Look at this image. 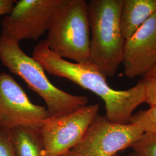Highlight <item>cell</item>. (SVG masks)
<instances>
[{
    "instance_id": "3957f363",
    "label": "cell",
    "mask_w": 156,
    "mask_h": 156,
    "mask_svg": "<svg viewBox=\"0 0 156 156\" xmlns=\"http://www.w3.org/2000/svg\"><path fill=\"white\" fill-rule=\"evenodd\" d=\"M123 0H90V62L106 77L115 76L122 64L126 40L120 24Z\"/></svg>"
},
{
    "instance_id": "7c38bea8",
    "label": "cell",
    "mask_w": 156,
    "mask_h": 156,
    "mask_svg": "<svg viewBox=\"0 0 156 156\" xmlns=\"http://www.w3.org/2000/svg\"><path fill=\"white\" fill-rule=\"evenodd\" d=\"M129 123L138 126L144 133L156 135V106L133 114Z\"/></svg>"
},
{
    "instance_id": "7a4b0ae2",
    "label": "cell",
    "mask_w": 156,
    "mask_h": 156,
    "mask_svg": "<svg viewBox=\"0 0 156 156\" xmlns=\"http://www.w3.org/2000/svg\"><path fill=\"white\" fill-rule=\"evenodd\" d=\"M0 62L44 100L50 117L65 115L88 105L86 96L71 94L56 87L47 78L41 65L26 55L19 42L1 35Z\"/></svg>"
},
{
    "instance_id": "9c48e42d",
    "label": "cell",
    "mask_w": 156,
    "mask_h": 156,
    "mask_svg": "<svg viewBox=\"0 0 156 156\" xmlns=\"http://www.w3.org/2000/svg\"><path fill=\"white\" fill-rule=\"evenodd\" d=\"M127 78L145 76L156 66V13L126 41L123 62Z\"/></svg>"
},
{
    "instance_id": "52a82bcc",
    "label": "cell",
    "mask_w": 156,
    "mask_h": 156,
    "mask_svg": "<svg viewBox=\"0 0 156 156\" xmlns=\"http://www.w3.org/2000/svg\"><path fill=\"white\" fill-rule=\"evenodd\" d=\"M49 117L46 106L33 104L14 78L0 73V129L38 130Z\"/></svg>"
},
{
    "instance_id": "5b68a950",
    "label": "cell",
    "mask_w": 156,
    "mask_h": 156,
    "mask_svg": "<svg viewBox=\"0 0 156 156\" xmlns=\"http://www.w3.org/2000/svg\"><path fill=\"white\" fill-rule=\"evenodd\" d=\"M138 126L113 123L99 114L68 156H113L131 147L144 134Z\"/></svg>"
},
{
    "instance_id": "5bb4252c",
    "label": "cell",
    "mask_w": 156,
    "mask_h": 156,
    "mask_svg": "<svg viewBox=\"0 0 156 156\" xmlns=\"http://www.w3.org/2000/svg\"><path fill=\"white\" fill-rule=\"evenodd\" d=\"M0 156H15L9 129H0Z\"/></svg>"
},
{
    "instance_id": "ffe728a7",
    "label": "cell",
    "mask_w": 156,
    "mask_h": 156,
    "mask_svg": "<svg viewBox=\"0 0 156 156\" xmlns=\"http://www.w3.org/2000/svg\"><path fill=\"white\" fill-rule=\"evenodd\" d=\"M119 156V154H115V156Z\"/></svg>"
},
{
    "instance_id": "e0dca14e",
    "label": "cell",
    "mask_w": 156,
    "mask_h": 156,
    "mask_svg": "<svg viewBox=\"0 0 156 156\" xmlns=\"http://www.w3.org/2000/svg\"><path fill=\"white\" fill-rule=\"evenodd\" d=\"M156 78V66L149 73H146L145 75V79H151Z\"/></svg>"
},
{
    "instance_id": "d6986e66",
    "label": "cell",
    "mask_w": 156,
    "mask_h": 156,
    "mask_svg": "<svg viewBox=\"0 0 156 156\" xmlns=\"http://www.w3.org/2000/svg\"><path fill=\"white\" fill-rule=\"evenodd\" d=\"M67 156V154H64V155H63V156Z\"/></svg>"
},
{
    "instance_id": "8992f818",
    "label": "cell",
    "mask_w": 156,
    "mask_h": 156,
    "mask_svg": "<svg viewBox=\"0 0 156 156\" xmlns=\"http://www.w3.org/2000/svg\"><path fill=\"white\" fill-rule=\"evenodd\" d=\"M98 104L87 105L67 115L50 117L39 129L44 149L42 156H62L71 150L98 114Z\"/></svg>"
},
{
    "instance_id": "4fadbf2b",
    "label": "cell",
    "mask_w": 156,
    "mask_h": 156,
    "mask_svg": "<svg viewBox=\"0 0 156 156\" xmlns=\"http://www.w3.org/2000/svg\"><path fill=\"white\" fill-rule=\"evenodd\" d=\"M131 147L139 156H156V135L144 133Z\"/></svg>"
},
{
    "instance_id": "8fae6325",
    "label": "cell",
    "mask_w": 156,
    "mask_h": 156,
    "mask_svg": "<svg viewBox=\"0 0 156 156\" xmlns=\"http://www.w3.org/2000/svg\"><path fill=\"white\" fill-rule=\"evenodd\" d=\"M15 156H42L44 145L39 129L17 127L10 130Z\"/></svg>"
},
{
    "instance_id": "9a60e30c",
    "label": "cell",
    "mask_w": 156,
    "mask_h": 156,
    "mask_svg": "<svg viewBox=\"0 0 156 156\" xmlns=\"http://www.w3.org/2000/svg\"><path fill=\"white\" fill-rule=\"evenodd\" d=\"M145 84V102L150 107L156 106V78L144 79Z\"/></svg>"
},
{
    "instance_id": "30bf717a",
    "label": "cell",
    "mask_w": 156,
    "mask_h": 156,
    "mask_svg": "<svg viewBox=\"0 0 156 156\" xmlns=\"http://www.w3.org/2000/svg\"><path fill=\"white\" fill-rule=\"evenodd\" d=\"M156 13V0H123L120 24L125 40L129 39Z\"/></svg>"
},
{
    "instance_id": "6da1fadb",
    "label": "cell",
    "mask_w": 156,
    "mask_h": 156,
    "mask_svg": "<svg viewBox=\"0 0 156 156\" xmlns=\"http://www.w3.org/2000/svg\"><path fill=\"white\" fill-rule=\"evenodd\" d=\"M33 57L50 75L68 79L100 97L105 104V116L111 122L129 123L134 110L145 102L144 79L129 89H113L105 75L93 63L67 61L51 51L45 40L34 47Z\"/></svg>"
},
{
    "instance_id": "ba28073f",
    "label": "cell",
    "mask_w": 156,
    "mask_h": 156,
    "mask_svg": "<svg viewBox=\"0 0 156 156\" xmlns=\"http://www.w3.org/2000/svg\"><path fill=\"white\" fill-rule=\"evenodd\" d=\"M62 0H20L1 20L2 37L19 43L37 40L48 31L51 17Z\"/></svg>"
},
{
    "instance_id": "ac0fdd59",
    "label": "cell",
    "mask_w": 156,
    "mask_h": 156,
    "mask_svg": "<svg viewBox=\"0 0 156 156\" xmlns=\"http://www.w3.org/2000/svg\"><path fill=\"white\" fill-rule=\"evenodd\" d=\"M126 156H139L138 155H137L136 153H135L134 151L133 152H131L130 153H129L127 155H126Z\"/></svg>"
},
{
    "instance_id": "2e32d148",
    "label": "cell",
    "mask_w": 156,
    "mask_h": 156,
    "mask_svg": "<svg viewBox=\"0 0 156 156\" xmlns=\"http://www.w3.org/2000/svg\"><path fill=\"white\" fill-rule=\"evenodd\" d=\"M16 2L13 0H0V15L9 14Z\"/></svg>"
},
{
    "instance_id": "277c9868",
    "label": "cell",
    "mask_w": 156,
    "mask_h": 156,
    "mask_svg": "<svg viewBox=\"0 0 156 156\" xmlns=\"http://www.w3.org/2000/svg\"><path fill=\"white\" fill-rule=\"evenodd\" d=\"M47 31L45 41L53 53L76 63L91 62L89 17L85 0H62Z\"/></svg>"
}]
</instances>
